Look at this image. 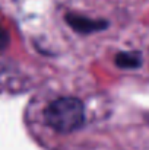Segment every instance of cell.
<instances>
[{
    "label": "cell",
    "mask_w": 149,
    "mask_h": 150,
    "mask_svg": "<svg viewBox=\"0 0 149 150\" xmlns=\"http://www.w3.org/2000/svg\"><path fill=\"white\" fill-rule=\"evenodd\" d=\"M44 117L47 124L57 133L76 131L85 121L83 103L78 98H58L46 108Z\"/></svg>",
    "instance_id": "1"
},
{
    "label": "cell",
    "mask_w": 149,
    "mask_h": 150,
    "mask_svg": "<svg viewBox=\"0 0 149 150\" xmlns=\"http://www.w3.org/2000/svg\"><path fill=\"white\" fill-rule=\"evenodd\" d=\"M115 64L120 69H138L142 64V55L138 51L118 52L115 57Z\"/></svg>",
    "instance_id": "3"
},
{
    "label": "cell",
    "mask_w": 149,
    "mask_h": 150,
    "mask_svg": "<svg viewBox=\"0 0 149 150\" xmlns=\"http://www.w3.org/2000/svg\"><path fill=\"white\" fill-rule=\"evenodd\" d=\"M7 44H9V34H7V31L0 25V51L4 50V48L7 47Z\"/></svg>",
    "instance_id": "4"
},
{
    "label": "cell",
    "mask_w": 149,
    "mask_h": 150,
    "mask_svg": "<svg viewBox=\"0 0 149 150\" xmlns=\"http://www.w3.org/2000/svg\"><path fill=\"white\" fill-rule=\"evenodd\" d=\"M66 22L76 31L81 34H91V32H97L102 31L108 26V23L105 21L101 19H89L81 15H75V13H67L66 15Z\"/></svg>",
    "instance_id": "2"
}]
</instances>
